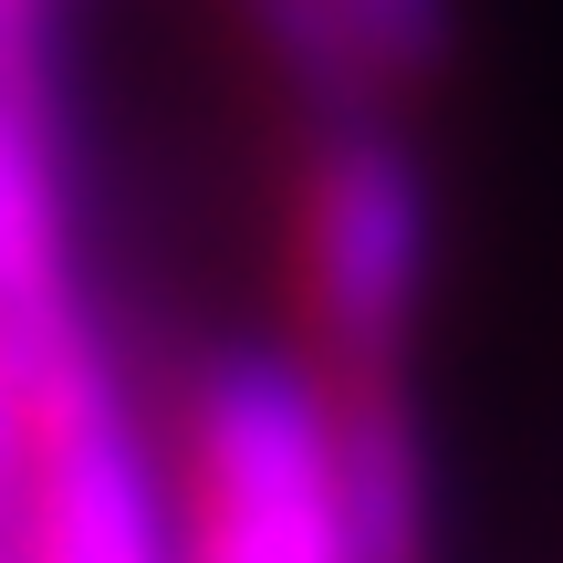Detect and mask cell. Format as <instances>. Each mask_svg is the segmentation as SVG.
Wrapping results in <instances>:
<instances>
[{"mask_svg":"<svg viewBox=\"0 0 563 563\" xmlns=\"http://www.w3.org/2000/svg\"><path fill=\"white\" fill-rule=\"evenodd\" d=\"M334 21L376 74H428L449 53V0H334Z\"/></svg>","mask_w":563,"mask_h":563,"instance_id":"52a82bcc","label":"cell"},{"mask_svg":"<svg viewBox=\"0 0 563 563\" xmlns=\"http://www.w3.org/2000/svg\"><path fill=\"white\" fill-rule=\"evenodd\" d=\"M251 21H262L272 63L302 84V95H355L376 63L355 53V32L334 21V0H251Z\"/></svg>","mask_w":563,"mask_h":563,"instance_id":"8992f818","label":"cell"},{"mask_svg":"<svg viewBox=\"0 0 563 563\" xmlns=\"http://www.w3.org/2000/svg\"><path fill=\"white\" fill-rule=\"evenodd\" d=\"M323 386L292 355H220L199 386V522L178 563H344L334 481H323Z\"/></svg>","mask_w":563,"mask_h":563,"instance_id":"6da1fadb","label":"cell"},{"mask_svg":"<svg viewBox=\"0 0 563 563\" xmlns=\"http://www.w3.org/2000/svg\"><path fill=\"white\" fill-rule=\"evenodd\" d=\"M323 481H334L344 563H428V460L386 386L323 407Z\"/></svg>","mask_w":563,"mask_h":563,"instance_id":"5b68a950","label":"cell"},{"mask_svg":"<svg viewBox=\"0 0 563 563\" xmlns=\"http://www.w3.org/2000/svg\"><path fill=\"white\" fill-rule=\"evenodd\" d=\"M21 439H32V418H21L11 376H0V490H11V470H21Z\"/></svg>","mask_w":563,"mask_h":563,"instance_id":"9c48e42d","label":"cell"},{"mask_svg":"<svg viewBox=\"0 0 563 563\" xmlns=\"http://www.w3.org/2000/svg\"><path fill=\"white\" fill-rule=\"evenodd\" d=\"M0 104L53 115V0H0Z\"/></svg>","mask_w":563,"mask_h":563,"instance_id":"ba28073f","label":"cell"},{"mask_svg":"<svg viewBox=\"0 0 563 563\" xmlns=\"http://www.w3.org/2000/svg\"><path fill=\"white\" fill-rule=\"evenodd\" d=\"M21 418H32V481H42V563H178L157 460H146L104 355L42 386Z\"/></svg>","mask_w":563,"mask_h":563,"instance_id":"7a4b0ae2","label":"cell"},{"mask_svg":"<svg viewBox=\"0 0 563 563\" xmlns=\"http://www.w3.org/2000/svg\"><path fill=\"white\" fill-rule=\"evenodd\" d=\"M428 292V188L397 146L355 136L334 146V167L313 178V302L323 334L355 365H376L407 334Z\"/></svg>","mask_w":563,"mask_h":563,"instance_id":"3957f363","label":"cell"},{"mask_svg":"<svg viewBox=\"0 0 563 563\" xmlns=\"http://www.w3.org/2000/svg\"><path fill=\"white\" fill-rule=\"evenodd\" d=\"M74 365H95V334H84V292H74L63 146H53V115L0 104V376L32 407Z\"/></svg>","mask_w":563,"mask_h":563,"instance_id":"277c9868","label":"cell"}]
</instances>
